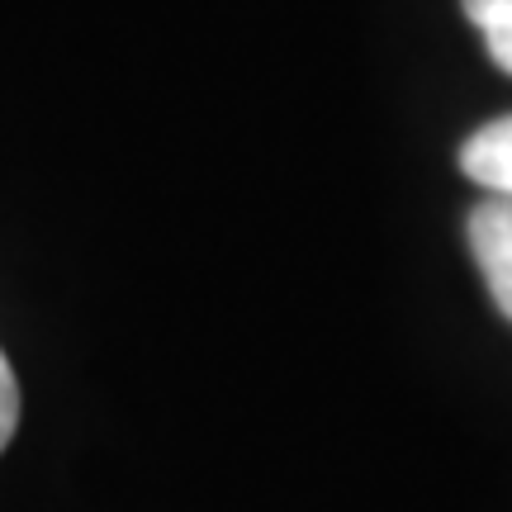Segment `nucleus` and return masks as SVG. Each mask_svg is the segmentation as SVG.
Segmentation results:
<instances>
[{"label":"nucleus","instance_id":"nucleus-4","mask_svg":"<svg viewBox=\"0 0 512 512\" xmlns=\"http://www.w3.org/2000/svg\"><path fill=\"white\" fill-rule=\"evenodd\" d=\"M15 427H19V380L10 361H5V351H0V451L10 446Z\"/></svg>","mask_w":512,"mask_h":512},{"label":"nucleus","instance_id":"nucleus-2","mask_svg":"<svg viewBox=\"0 0 512 512\" xmlns=\"http://www.w3.org/2000/svg\"><path fill=\"white\" fill-rule=\"evenodd\" d=\"M460 171L475 185H484L489 195H508L512 200V114L484 124L479 133L465 138V147H460Z\"/></svg>","mask_w":512,"mask_h":512},{"label":"nucleus","instance_id":"nucleus-3","mask_svg":"<svg viewBox=\"0 0 512 512\" xmlns=\"http://www.w3.org/2000/svg\"><path fill=\"white\" fill-rule=\"evenodd\" d=\"M465 15L484 34L489 57L512 76V0H465Z\"/></svg>","mask_w":512,"mask_h":512},{"label":"nucleus","instance_id":"nucleus-1","mask_svg":"<svg viewBox=\"0 0 512 512\" xmlns=\"http://www.w3.org/2000/svg\"><path fill=\"white\" fill-rule=\"evenodd\" d=\"M470 252H475L484 285L494 294L498 313L512 323V200L489 195L470 214Z\"/></svg>","mask_w":512,"mask_h":512}]
</instances>
